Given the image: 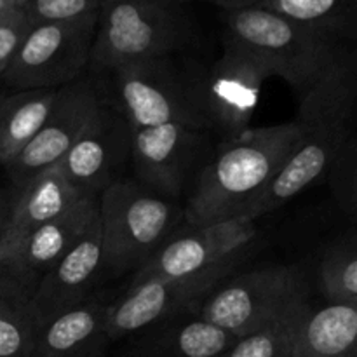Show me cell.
<instances>
[{
  "instance_id": "27",
  "label": "cell",
  "mask_w": 357,
  "mask_h": 357,
  "mask_svg": "<svg viewBox=\"0 0 357 357\" xmlns=\"http://www.w3.org/2000/svg\"><path fill=\"white\" fill-rule=\"evenodd\" d=\"M107 0H28L23 13L33 24L100 16Z\"/></svg>"
},
{
  "instance_id": "21",
  "label": "cell",
  "mask_w": 357,
  "mask_h": 357,
  "mask_svg": "<svg viewBox=\"0 0 357 357\" xmlns=\"http://www.w3.org/2000/svg\"><path fill=\"white\" fill-rule=\"evenodd\" d=\"M59 89L3 93L0 100V166L7 167L47 121Z\"/></svg>"
},
{
  "instance_id": "16",
  "label": "cell",
  "mask_w": 357,
  "mask_h": 357,
  "mask_svg": "<svg viewBox=\"0 0 357 357\" xmlns=\"http://www.w3.org/2000/svg\"><path fill=\"white\" fill-rule=\"evenodd\" d=\"M239 337L192 312L174 314L126 338L122 357H218Z\"/></svg>"
},
{
  "instance_id": "24",
  "label": "cell",
  "mask_w": 357,
  "mask_h": 357,
  "mask_svg": "<svg viewBox=\"0 0 357 357\" xmlns=\"http://www.w3.org/2000/svg\"><path fill=\"white\" fill-rule=\"evenodd\" d=\"M319 286L328 303L357 305V248L352 234L324 251L319 264Z\"/></svg>"
},
{
  "instance_id": "23",
  "label": "cell",
  "mask_w": 357,
  "mask_h": 357,
  "mask_svg": "<svg viewBox=\"0 0 357 357\" xmlns=\"http://www.w3.org/2000/svg\"><path fill=\"white\" fill-rule=\"evenodd\" d=\"M309 305V300L300 302L267 326L237 338L236 344L218 357H295L296 328Z\"/></svg>"
},
{
  "instance_id": "14",
  "label": "cell",
  "mask_w": 357,
  "mask_h": 357,
  "mask_svg": "<svg viewBox=\"0 0 357 357\" xmlns=\"http://www.w3.org/2000/svg\"><path fill=\"white\" fill-rule=\"evenodd\" d=\"M100 275H103V246L98 213L72 250L56 261L35 286L28 300V310L38 331L52 317L89 298Z\"/></svg>"
},
{
  "instance_id": "32",
  "label": "cell",
  "mask_w": 357,
  "mask_h": 357,
  "mask_svg": "<svg viewBox=\"0 0 357 357\" xmlns=\"http://www.w3.org/2000/svg\"><path fill=\"white\" fill-rule=\"evenodd\" d=\"M16 10H17V9H16ZM13 13H14V10H10V13H3V14H0V23H3V21H6L7 17H9L10 14H13Z\"/></svg>"
},
{
  "instance_id": "1",
  "label": "cell",
  "mask_w": 357,
  "mask_h": 357,
  "mask_svg": "<svg viewBox=\"0 0 357 357\" xmlns=\"http://www.w3.org/2000/svg\"><path fill=\"white\" fill-rule=\"evenodd\" d=\"M298 143L279 169L265 194L248 213V218L281 208L309 185L324 176L344 143L356 135L357 124V54L347 52L333 68L300 98Z\"/></svg>"
},
{
  "instance_id": "26",
  "label": "cell",
  "mask_w": 357,
  "mask_h": 357,
  "mask_svg": "<svg viewBox=\"0 0 357 357\" xmlns=\"http://www.w3.org/2000/svg\"><path fill=\"white\" fill-rule=\"evenodd\" d=\"M324 176L342 209L352 215L356 211L357 192V135L344 143Z\"/></svg>"
},
{
  "instance_id": "6",
  "label": "cell",
  "mask_w": 357,
  "mask_h": 357,
  "mask_svg": "<svg viewBox=\"0 0 357 357\" xmlns=\"http://www.w3.org/2000/svg\"><path fill=\"white\" fill-rule=\"evenodd\" d=\"M114 80V103L131 128L180 124L208 131L202 108V77L180 68L173 56L129 63L107 73Z\"/></svg>"
},
{
  "instance_id": "30",
  "label": "cell",
  "mask_w": 357,
  "mask_h": 357,
  "mask_svg": "<svg viewBox=\"0 0 357 357\" xmlns=\"http://www.w3.org/2000/svg\"><path fill=\"white\" fill-rule=\"evenodd\" d=\"M178 2H188V0H178ZM204 2L215 3V6L222 7V10H234L243 9V7H253L257 6L258 0H204Z\"/></svg>"
},
{
  "instance_id": "4",
  "label": "cell",
  "mask_w": 357,
  "mask_h": 357,
  "mask_svg": "<svg viewBox=\"0 0 357 357\" xmlns=\"http://www.w3.org/2000/svg\"><path fill=\"white\" fill-rule=\"evenodd\" d=\"M103 246V275L138 272L173 236L183 209L139 181H114L98 197Z\"/></svg>"
},
{
  "instance_id": "17",
  "label": "cell",
  "mask_w": 357,
  "mask_h": 357,
  "mask_svg": "<svg viewBox=\"0 0 357 357\" xmlns=\"http://www.w3.org/2000/svg\"><path fill=\"white\" fill-rule=\"evenodd\" d=\"M110 303L91 295L79 305L52 317L38 331L30 357H103L108 344Z\"/></svg>"
},
{
  "instance_id": "29",
  "label": "cell",
  "mask_w": 357,
  "mask_h": 357,
  "mask_svg": "<svg viewBox=\"0 0 357 357\" xmlns=\"http://www.w3.org/2000/svg\"><path fill=\"white\" fill-rule=\"evenodd\" d=\"M14 241L9 234L3 230L0 234V295H20L28 300L23 289L16 282L13 274V260H10V253H13Z\"/></svg>"
},
{
  "instance_id": "12",
  "label": "cell",
  "mask_w": 357,
  "mask_h": 357,
  "mask_svg": "<svg viewBox=\"0 0 357 357\" xmlns=\"http://www.w3.org/2000/svg\"><path fill=\"white\" fill-rule=\"evenodd\" d=\"M225 278L223 274H204L185 279H145L129 284L124 295L108 305V338L110 342L126 340L166 317L197 310L202 300Z\"/></svg>"
},
{
  "instance_id": "5",
  "label": "cell",
  "mask_w": 357,
  "mask_h": 357,
  "mask_svg": "<svg viewBox=\"0 0 357 357\" xmlns=\"http://www.w3.org/2000/svg\"><path fill=\"white\" fill-rule=\"evenodd\" d=\"M188 40L190 21L178 0H107L87 72L100 75L129 63L173 56Z\"/></svg>"
},
{
  "instance_id": "28",
  "label": "cell",
  "mask_w": 357,
  "mask_h": 357,
  "mask_svg": "<svg viewBox=\"0 0 357 357\" xmlns=\"http://www.w3.org/2000/svg\"><path fill=\"white\" fill-rule=\"evenodd\" d=\"M31 26L33 23L28 20L23 9L14 10L3 23H0V77L6 72Z\"/></svg>"
},
{
  "instance_id": "7",
  "label": "cell",
  "mask_w": 357,
  "mask_h": 357,
  "mask_svg": "<svg viewBox=\"0 0 357 357\" xmlns=\"http://www.w3.org/2000/svg\"><path fill=\"white\" fill-rule=\"evenodd\" d=\"M309 300L303 272L295 265H268L222 281L195 314L227 333L244 337Z\"/></svg>"
},
{
  "instance_id": "22",
  "label": "cell",
  "mask_w": 357,
  "mask_h": 357,
  "mask_svg": "<svg viewBox=\"0 0 357 357\" xmlns=\"http://www.w3.org/2000/svg\"><path fill=\"white\" fill-rule=\"evenodd\" d=\"M257 7L354 42L357 0H258Z\"/></svg>"
},
{
  "instance_id": "25",
  "label": "cell",
  "mask_w": 357,
  "mask_h": 357,
  "mask_svg": "<svg viewBox=\"0 0 357 357\" xmlns=\"http://www.w3.org/2000/svg\"><path fill=\"white\" fill-rule=\"evenodd\" d=\"M38 326L20 295H0V357H30Z\"/></svg>"
},
{
  "instance_id": "9",
  "label": "cell",
  "mask_w": 357,
  "mask_h": 357,
  "mask_svg": "<svg viewBox=\"0 0 357 357\" xmlns=\"http://www.w3.org/2000/svg\"><path fill=\"white\" fill-rule=\"evenodd\" d=\"M271 68L260 58L223 37V52L202 75V108L209 128L227 139L250 129Z\"/></svg>"
},
{
  "instance_id": "20",
  "label": "cell",
  "mask_w": 357,
  "mask_h": 357,
  "mask_svg": "<svg viewBox=\"0 0 357 357\" xmlns=\"http://www.w3.org/2000/svg\"><path fill=\"white\" fill-rule=\"evenodd\" d=\"M295 357H357V305L307 307L296 328Z\"/></svg>"
},
{
  "instance_id": "15",
  "label": "cell",
  "mask_w": 357,
  "mask_h": 357,
  "mask_svg": "<svg viewBox=\"0 0 357 357\" xmlns=\"http://www.w3.org/2000/svg\"><path fill=\"white\" fill-rule=\"evenodd\" d=\"M96 216L98 197L86 195L65 213L14 241L13 274L28 300L42 275L72 250Z\"/></svg>"
},
{
  "instance_id": "11",
  "label": "cell",
  "mask_w": 357,
  "mask_h": 357,
  "mask_svg": "<svg viewBox=\"0 0 357 357\" xmlns=\"http://www.w3.org/2000/svg\"><path fill=\"white\" fill-rule=\"evenodd\" d=\"M204 145V131L188 126L131 128V159L138 176L136 181L162 197H178L188 185L190 173L201 166Z\"/></svg>"
},
{
  "instance_id": "10",
  "label": "cell",
  "mask_w": 357,
  "mask_h": 357,
  "mask_svg": "<svg viewBox=\"0 0 357 357\" xmlns=\"http://www.w3.org/2000/svg\"><path fill=\"white\" fill-rule=\"evenodd\" d=\"M128 157H131V126L117 105L103 96L58 166L80 194L100 197L105 188L121 180L119 171Z\"/></svg>"
},
{
  "instance_id": "3",
  "label": "cell",
  "mask_w": 357,
  "mask_h": 357,
  "mask_svg": "<svg viewBox=\"0 0 357 357\" xmlns=\"http://www.w3.org/2000/svg\"><path fill=\"white\" fill-rule=\"evenodd\" d=\"M222 17L223 37L253 52L300 98L354 49L352 42L257 6L223 10Z\"/></svg>"
},
{
  "instance_id": "33",
  "label": "cell",
  "mask_w": 357,
  "mask_h": 357,
  "mask_svg": "<svg viewBox=\"0 0 357 357\" xmlns=\"http://www.w3.org/2000/svg\"><path fill=\"white\" fill-rule=\"evenodd\" d=\"M2 96H3V93H0V100H2Z\"/></svg>"
},
{
  "instance_id": "2",
  "label": "cell",
  "mask_w": 357,
  "mask_h": 357,
  "mask_svg": "<svg viewBox=\"0 0 357 357\" xmlns=\"http://www.w3.org/2000/svg\"><path fill=\"white\" fill-rule=\"evenodd\" d=\"M295 121L248 129L225 139L195 180L183 208L188 227L248 216L298 143Z\"/></svg>"
},
{
  "instance_id": "13",
  "label": "cell",
  "mask_w": 357,
  "mask_h": 357,
  "mask_svg": "<svg viewBox=\"0 0 357 357\" xmlns=\"http://www.w3.org/2000/svg\"><path fill=\"white\" fill-rule=\"evenodd\" d=\"M101 100L103 94L86 77L58 91V98L40 131L6 167L14 190L37 173L59 162L82 135Z\"/></svg>"
},
{
  "instance_id": "18",
  "label": "cell",
  "mask_w": 357,
  "mask_h": 357,
  "mask_svg": "<svg viewBox=\"0 0 357 357\" xmlns=\"http://www.w3.org/2000/svg\"><path fill=\"white\" fill-rule=\"evenodd\" d=\"M244 257L223 253L211 243L201 227L176 232L135 272L129 284L145 279H185L204 274L229 275Z\"/></svg>"
},
{
  "instance_id": "19",
  "label": "cell",
  "mask_w": 357,
  "mask_h": 357,
  "mask_svg": "<svg viewBox=\"0 0 357 357\" xmlns=\"http://www.w3.org/2000/svg\"><path fill=\"white\" fill-rule=\"evenodd\" d=\"M86 197L63 174L58 164L35 174L14 190V202L6 232L17 241L35 227L56 218Z\"/></svg>"
},
{
  "instance_id": "31",
  "label": "cell",
  "mask_w": 357,
  "mask_h": 357,
  "mask_svg": "<svg viewBox=\"0 0 357 357\" xmlns=\"http://www.w3.org/2000/svg\"><path fill=\"white\" fill-rule=\"evenodd\" d=\"M28 0H0V14L10 13V10L23 9Z\"/></svg>"
},
{
  "instance_id": "8",
  "label": "cell",
  "mask_w": 357,
  "mask_h": 357,
  "mask_svg": "<svg viewBox=\"0 0 357 357\" xmlns=\"http://www.w3.org/2000/svg\"><path fill=\"white\" fill-rule=\"evenodd\" d=\"M98 17L38 23L30 28L0 82L13 91L61 89L89 68Z\"/></svg>"
}]
</instances>
